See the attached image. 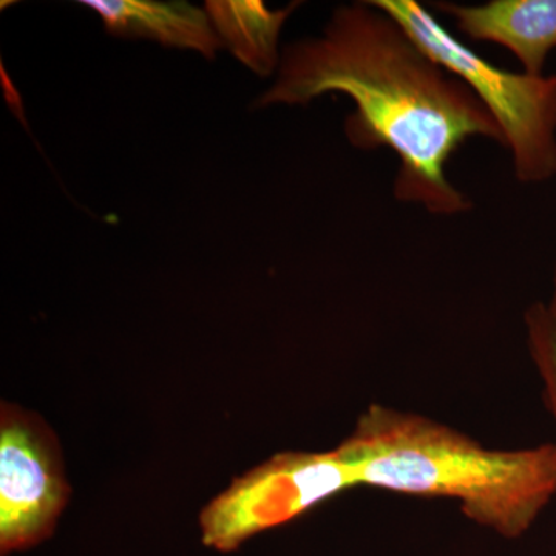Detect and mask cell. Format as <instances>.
Here are the masks:
<instances>
[{"label": "cell", "mask_w": 556, "mask_h": 556, "mask_svg": "<svg viewBox=\"0 0 556 556\" xmlns=\"http://www.w3.org/2000/svg\"><path fill=\"white\" fill-rule=\"evenodd\" d=\"M328 93L354 102L345 121L354 148H387L396 155L394 199L437 217L473 207L450 181L447 163L473 138L503 146L500 126L463 79L372 0L338 7L316 38L288 43L276 83L255 108H305Z\"/></svg>", "instance_id": "cell-1"}, {"label": "cell", "mask_w": 556, "mask_h": 556, "mask_svg": "<svg viewBox=\"0 0 556 556\" xmlns=\"http://www.w3.org/2000/svg\"><path fill=\"white\" fill-rule=\"evenodd\" d=\"M358 485L448 497L464 517L518 540L556 497V445L489 448L433 417L369 405L336 447Z\"/></svg>", "instance_id": "cell-2"}, {"label": "cell", "mask_w": 556, "mask_h": 556, "mask_svg": "<svg viewBox=\"0 0 556 556\" xmlns=\"http://www.w3.org/2000/svg\"><path fill=\"white\" fill-rule=\"evenodd\" d=\"M442 67L463 79L489 110L521 185L556 178V75L496 67L455 38L417 0H372Z\"/></svg>", "instance_id": "cell-3"}, {"label": "cell", "mask_w": 556, "mask_h": 556, "mask_svg": "<svg viewBox=\"0 0 556 556\" xmlns=\"http://www.w3.org/2000/svg\"><path fill=\"white\" fill-rule=\"evenodd\" d=\"M353 486V471L336 448L277 453L233 479L203 508L201 540L204 546L229 554L252 536L287 525Z\"/></svg>", "instance_id": "cell-4"}, {"label": "cell", "mask_w": 556, "mask_h": 556, "mask_svg": "<svg viewBox=\"0 0 556 556\" xmlns=\"http://www.w3.org/2000/svg\"><path fill=\"white\" fill-rule=\"evenodd\" d=\"M70 484L60 442L40 417L0 409V552L27 551L54 532Z\"/></svg>", "instance_id": "cell-5"}, {"label": "cell", "mask_w": 556, "mask_h": 556, "mask_svg": "<svg viewBox=\"0 0 556 556\" xmlns=\"http://www.w3.org/2000/svg\"><path fill=\"white\" fill-rule=\"evenodd\" d=\"M473 40L496 43L514 54L529 75H544L556 49V0H489L485 3H434Z\"/></svg>", "instance_id": "cell-6"}, {"label": "cell", "mask_w": 556, "mask_h": 556, "mask_svg": "<svg viewBox=\"0 0 556 556\" xmlns=\"http://www.w3.org/2000/svg\"><path fill=\"white\" fill-rule=\"evenodd\" d=\"M80 5L101 17L105 30L118 38H148L174 49L195 50L214 60L223 42L206 10L188 2L153 0H83Z\"/></svg>", "instance_id": "cell-7"}, {"label": "cell", "mask_w": 556, "mask_h": 556, "mask_svg": "<svg viewBox=\"0 0 556 556\" xmlns=\"http://www.w3.org/2000/svg\"><path fill=\"white\" fill-rule=\"evenodd\" d=\"M300 5L270 10L262 0H208L204 10L223 47L255 75L268 78L280 65V33Z\"/></svg>", "instance_id": "cell-8"}, {"label": "cell", "mask_w": 556, "mask_h": 556, "mask_svg": "<svg viewBox=\"0 0 556 556\" xmlns=\"http://www.w3.org/2000/svg\"><path fill=\"white\" fill-rule=\"evenodd\" d=\"M522 324L527 353L543 383L544 402L556 427V321L546 302L540 300L527 306Z\"/></svg>", "instance_id": "cell-9"}, {"label": "cell", "mask_w": 556, "mask_h": 556, "mask_svg": "<svg viewBox=\"0 0 556 556\" xmlns=\"http://www.w3.org/2000/svg\"><path fill=\"white\" fill-rule=\"evenodd\" d=\"M546 305L548 313L552 314V317H554L556 321V255L554 262V273H552L551 298H548Z\"/></svg>", "instance_id": "cell-10"}]
</instances>
